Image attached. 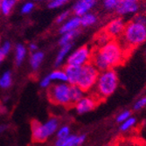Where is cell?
Wrapping results in <instances>:
<instances>
[{
    "instance_id": "cell-22",
    "label": "cell",
    "mask_w": 146,
    "mask_h": 146,
    "mask_svg": "<svg viewBox=\"0 0 146 146\" xmlns=\"http://www.w3.org/2000/svg\"><path fill=\"white\" fill-rule=\"evenodd\" d=\"M17 2L18 0H1V9H0V11H2L4 15H9Z\"/></svg>"
},
{
    "instance_id": "cell-41",
    "label": "cell",
    "mask_w": 146,
    "mask_h": 146,
    "mask_svg": "<svg viewBox=\"0 0 146 146\" xmlns=\"http://www.w3.org/2000/svg\"><path fill=\"white\" fill-rule=\"evenodd\" d=\"M0 42H1V37H0Z\"/></svg>"
},
{
    "instance_id": "cell-37",
    "label": "cell",
    "mask_w": 146,
    "mask_h": 146,
    "mask_svg": "<svg viewBox=\"0 0 146 146\" xmlns=\"http://www.w3.org/2000/svg\"><path fill=\"white\" fill-rule=\"evenodd\" d=\"M29 49H30L32 52H35V51H37V49H38V46H37L36 44H34V43H31V44L29 45Z\"/></svg>"
},
{
    "instance_id": "cell-30",
    "label": "cell",
    "mask_w": 146,
    "mask_h": 146,
    "mask_svg": "<svg viewBox=\"0 0 146 146\" xmlns=\"http://www.w3.org/2000/svg\"><path fill=\"white\" fill-rule=\"evenodd\" d=\"M131 115V113L129 110H124L123 112H121L120 114H119L116 117V122L119 123H122L123 122H124L125 120H127V119L129 117H130Z\"/></svg>"
},
{
    "instance_id": "cell-14",
    "label": "cell",
    "mask_w": 146,
    "mask_h": 146,
    "mask_svg": "<svg viewBox=\"0 0 146 146\" xmlns=\"http://www.w3.org/2000/svg\"><path fill=\"white\" fill-rule=\"evenodd\" d=\"M80 70H81V67H76V66H72V65H66L64 71L66 74H67L68 83L69 85H76Z\"/></svg>"
},
{
    "instance_id": "cell-10",
    "label": "cell",
    "mask_w": 146,
    "mask_h": 146,
    "mask_svg": "<svg viewBox=\"0 0 146 146\" xmlns=\"http://www.w3.org/2000/svg\"><path fill=\"white\" fill-rule=\"evenodd\" d=\"M86 140L85 135H69L68 137L55 141L54 146H81Z\"/></svg>"
},
{
    "instance_id": "cell-31",
    "label": "cell",
    "mask_w": 146,
    "mask_h": 146,
    "mask_svg": "<svg viewBox=\"0 0 146 146\" xmlns=\"http://www.w3.org/2000/svg\"><path fill=\"white\" fill-rule=\"evenodd\" d=\"M33 9H34V4L33 2H26L22 6L21 12L23 13V14H29L30 12L33 11Z\"/></svg>"
},
{
    "instance_id": "cell-3",
    "label": "cell",
    "mask_w": 146,
    "mask_h": 146,
    "mask_svg": "<svg viewBox=\"0 0 146 146\" xmlns=\"http://www.w3.org/2000/svg\"><path fill=\"white\" fill-rule=\"evenodd\" d=\"M118 83V75L113 68L102 71L99 73L96 85L93 88V89H95L93 95L96 96L99 101L108 98L115 93Z\"/></svg>"
},
{
    "instance_id": "cell-12",
    "label": "cell",
    "mask_w": 146,
    "mask_h": 146,
    "mask_svg": "<svg viewBox=\"0 0 146 146\" xmlns=\"http://www.w3.org/2000/svg\"><path fill=\"white\" fill-rule=\"evenodd\" d=\"M138 4L130 1H122L116 7L115 11L119 15L135 14L138 11Z\"/></svg>"
},
{
    "instance_id": "cell-19",
    "label": "cell",
    "mask_w": 146,
    "mask_h": 146,
    "mask_svg": "<svg viewBox=\"0 0 146 146\" xmlns=\"http://www.w3.org/2000/svg\"><path fill=\"white\" fill-rule=\"evenodd\" d=\"M49 77L52 82H68V78L67 74H66L64 70L61 69H57L52 71L50 74Z\"/></svg>"
},
{
    "instance_id": "cell-35",
    "label": "cell",
    "mask_w": 146,
    "mask_h": 146,
    "mask_svg": "<svg viewBox=\"0 0 146 146\" xmlns=\"http://www.w3.org/2000/svg\"><path fill=\"white\" fill-rule=\"evenodd\" d=\"M133 21L142 24L146 26V14H137L134 17Z\"/></svg>"
},
{
    "instance_id": "cell-11",
    "label": "cell",
    "mask_w": 146,
    "mask_h": 146,
    "mask_svg": "<svg viewBox=\"0 0 146 146\" xmlns=\"http://www.w3.org/2000/svg\"><path fill=\"white\" fill-rule=\"evenodd\" d=\"M96 4V0H79L74 6V12L77 17L88 13Z\"/></svg>"
},
{
    "instance_id": "cell-16",
    "label": "cell",
    "mask_w": 146,
    "mask_h": 146,
    "mask_svg": "<svg viewBox=\"0 0 146 146\" xmlns=\"http://www.w3.org/2000/svg\"><path fill=\"white\" fill-rule=\"evenodd\" d=\"M84 91L77 85H70V100L71 104L74 105L84 96Z\"/></svg>"
},
{
    "instance_id": "cell-29",
    "label": "cell",
    "mask_w": 146,
    "mask_h": 146,
    "mask_svg": "<svg viewBox=\"0 0 146 146\" xmlns=\"http://www.w3.org/2000/svg\"><path fill=\"white\" fill-rule=\"evenodd\" d=\"M122 0H104L103 5L107 10H115Z\"/></svg>"
},
{
    "instance_id": "cell-17",
    "label": "cell",
    "mask_w": 146,
    "mask_h": 146,
    "mask_svg": "<svg viewBox=\"0 0 146 146\" xmlns=\"http://www.w3.org/2000/svg\"><path fill=\"white\" fill-rule=\"evenodd\" d=\"M43 59H44V54L42 52L35 51L32 54V56L30 58V65L34 71L38 70L39 66L41 65Z\"/></svg>"
},
{
    "instance_id": "cell-1",
    "label": "cell",
    "mask_w": 146,
    "mask_h": 146,
    "mask_svg": "<svg viewBox=\"0 0 146 146\" xmlns=\"http://www.w3.org/2000/svg\"><path fill=\"white\" fill-rule=\"evenodd\" d=\"M127 55L117 39H111L105 45L92 49L91 63L99 72L114 68L122 64Z\"/></svg>"
},
{
    "instance_id": "cell-23",
    "label": "cell",
    "mask_w": 146,
    "mask_h": 146,
    "mask_svg": "<svg viewBox=\"0 0 146 146\" xmlns=\"http://www.w3.org/2000/svg\"><path fill=\"white\" fill-rule=\"evenodd\" d=\"M78 34H79L78 30H74V31H71V32H68V33H63L60 39V46H65V45L70 44V42Z\"/></svg>"
},
{
    "instance_id": "cell-7",
    "label": "cell",
    "mask_w": 146,
    "mask_h": 146,
    "mask_svg": "<svg viewBox=\"0 0 146 146\" xmlns=\"http://www.w3.org/2000/svg\"><path fill=\"white\" fill-rule=\"evenodd\" d=\"M92 49L88 46H82L73 52L67 60V65L82 67L85 64L91 61Z\"/></svg>"
},
{
    "instance_id": "cell-26",
    "label": "cell",
    "mask_w": 146,
    "mask_h": 146,
    "mask_svg": "<svg viewBox=\"0 0 146 146\" xmlns=\"http://www.w3.org/2000/svg\"><path fill=\"white\" fill-rule=\"evenodd\" d=\"M137 123V120L135 117H129L127 120H125L124 122H123L121 123V126H120V129L123 132L125 131H128L130 129L133 128Z\"/></svg>"
},
{
    "instance_id": "cell-24",
    "label": "cell",
    "mask_w": 146,
    "mask_h": 146,
    "mask_svg": "<svg viewBox=\"0 0 146 146\" xmlns=\"http://www.w3.org/2000/svg\"><path fill=\"white\" fill-rule=\"evenodd\" d=\"M12 83V76L10 71L5 72L0 76V88H8L11 87Z\"/></svg>"
},
{
    "instance_id": "cell-42",
    "label": "cell",
    "mask_w": 146,
    "mask_h": 146,
    "mask_svg": "<svg viewBox=\"0 0 146 146\" xmlns=\"http://www.w3.org/2000/svg\"><path fill=\"white\" fill-rule=\"evenodd\" d=\"M36 1H40V0H36Z\"/></svg>"
},
{
    "instance_id": "cell-40",
    "label": "cell",
    "mask_w": 146,
    "mask_h": 146,
    "mask_svg": "<svg viewBox=\"0 0 146 146\" xmlns=\"http://www.w3.org/2000/svg\"><path fill=\"white\" fill-rule=\"evenodd\" d=\"M0 9H1V0H0Z\"/></svg>"
},
{
    "instance_id": "cell-15",
    "label": "cell",
    "mask_w": 146,
    "mask_h": 146,
    "mask_svg": "<svg viewBox=\"0 0 146 146\" xmlns=\"http://www.w3.org/2000/svg\"><path fill=\"white\" fill-rule=\"evenodd\" d=\"M80 26H81V19H80V17L75 16L62 25V26L60 29V33L63 34L65 33L74 31L77 30Z\"/></svg>"
},
{
    "instance_id": "cell-36",
    "label": "cell",
    "mask_w": 146,
    "mask_h": 146,
    "mask_svg": "<svg viewBox=\"0 0 146 146\" xmlns=\"http://www.w3.org/2000/svg\"><path fill=\"white\" fill-rule=\"evenodd\" d=\"M68 16H69V11H63L62 13H60V14L57 17L56 22L57 23H62V22L66 21V19L68 18Z\"/></svg>"
},
{
    "instance_id": "cell-34",
    "label": "cell",
    "mask_w": 146,
    "mask_h": 146,
    "mask_svg": "<svg viewBox=\"0 0 146 146\" xmlns=\"http://www.w3.org/2000/svg\"><path fill=\"white\" fill-rule=\"evenodd\" d=\"M51 85H52V81H51L49 75L44 77L40 81V87L43 88H48Z\"/></svg>"
},
{
    "instance_id": "cell-28",
    "label": "cell",
    "mask_w": 146,
    "mask_h": 146,
    "mask_svg": "<svg viewBox=\"0 0 146 146\" xmlns=\"http://www.w3.org/2000/svg\"><path fill=\"white\" fill-rule=\"evenodd\" d=\"M11 48V45L10 42L6 41L3 44V46L0 47V64L3 62V60L5 59L6 55L9 54V52Z\"/></svg>"
},
{
    "instance_id": "cell-32",
    "label": "cell",
    "mask_w": 146,
    "mask_h": 146,
    "mask_svg": "<svg viewBox=\"0 0 146 146\" xmlns=\"http://www.w3.org/2000/svg\"><path fill=\"white\" fill-rule=\"evenodd\" d=\"M68 2V0H51L48 6L51 9H55V8L60 7L61 5H65Z\"/></svg>"
},
{
    "instance_id": "cell-2",
    "label": "cell",
    "mask_w": 146,
    "mask_h": 146,
    "mask_svg": "<svg viewBox=\"0 0 146 146\" xmlns=\"http://www.w3.org/2000/svg\"><path fill=\"white\" fill-rule=\"evenodd\" d=\"M117 40L127 52V49H131L146 41V26L132 20L125 25L123 33Z\"/></svg>"
},
{
    "instance_id": "cell-9",
    "label": "cell",
    "mask_w": 146,
    "mask_h": 146,
    "mask_svg": "<svg viewBox=\"0 0 146 146\" xmlns=\"http://www.w3.org/2000/svg\"><path fill=\"white\" fill-rule=\"evenodd\" d=\"M125 25L126 24L123 19L115 18L114 19H112L107 25V26H106L104 30L111 37V38L117 39L122 36L124 27H125Z\"/></svg>"
},
{
    "instance_id": "cell-5",
    "label": "cell",
    "mask_w": 146,
    "mask_h": 146,
    "mask_svg": "<svg viewBox=\"0 0 146 146\" xmlns=\"http://www.w3.org/2000/svg\"><path fill=\"white\" fill-rule=\"evenodd\" d=\"M47 95L49 100L56 105H72L70 100V85L68 82H57L56 84H52L48 88Z\"/></svg>"
},
{
    "instance_id": "cell-6",
    "label": "cell",
    "mask_w": 146,
    "mask_h": 146,
    "mask_svg": "<svg viewBox=\"0 0 146 146\" xmlns=\"http://www.w3.org/2000/svg\"><path fill=\"white\" fill-rule=\"evenodd\" d=\"M99 73L98 69L91 62L85 64L81 67L76 85L84 92L90 91L96 85Z\"/></svg>"
},
{
    "instance_id": "cell-39",
    "label": "cell",
    "mask_w": 146,
    "mask_h": 146,
    "mask_svg": "<svg viewBox=\"0 0 146 146\" xmlns=\"http://www.w3.org/2000/svg\"><path fill=\"white\" fill-rule=\"evenodd\" d=\"M122 1H130V2H136V3H137L139 0H122Z\"/></svg>"
},
{
    "instance_id": "cell-20",
    "label": "cell",
    "mask_w": 146,
    "mask_h": 146,
    "mask_svg": "<svg viewBox=\"0 0 146 146\" xmlns=\"http://www.w3.org/2000/svg\"><path fill=\"white\" fill-rule=\"evenodd\" d=\"M26 55V48L22 44H18L15 48V61L18 66L21 65Z\"/></svg>"
},
{
    "instance_id": "cell-18",
    "label": "cell",
    "mask_w": 146,
    "mask_h": 146,
    "mask_svg": "<svg viewBox=\"0 0 146 146\" xmlns=\"http://www.w3.org/2000/svg\"><path fill=\"white\" fill-rule=\"evenodd\" d=\"M71 48H72L71 44L61 46V49L59 51L57 57H56V60H55V66H56V67H59V66L61 65V63L64 61L65 58L67 57V55H68V54Z\"/></svg>"
},
{
    "instance_id": "cell-27",
    "label": "cell",
    "mask_w": 146,
    "mask_h": 146,
    "mask_svg": "<svg viewBox=\"0 0 146 146\" xmlns=\"http://www.w3.org/2000/svg\"><path fill=\"white\" fill-rule=\"evenodd\" d=\"M70 135V128L68 125H63L60 128H58L56 131V136L58 139H62L67 137Z\"/></svg>"
},
{
    "instance_id": "cell-8",
    "label": "cell",
    "mask_w": 146,
    "mask_h": 146,
    "mask_svg": "<svg viewBox=\"0 0 146 146\" xmlns=\"http://www.w3.org/2000/svg\"><path fill=\"white\" fill-rule=\"evenodd\" d=\"M99 100L94 95L84 96L74 104L75 110L78 114H85L94 110L99 103Z\"/></svg>"
},
{
    "instance_id": "cell-33",
    "label": "cell",
    "mask_w": 146,
    "mask_h": 146,
    "mask_svg": "<svg viewBox=\"0 0 146 146\" xmlns=\"http://www.w3.org/2000/svg\"><path fill=\"white\" fill-rule=\"evenodd\" d=\"M144 107H146V96L141 97L134 104V110H140Z\"/></svg>"
},
{
    "instance_id": "cell-38",
    "label": "cell",
    "mask_w": 146,
    "mask_h": 146,
    "mask_svg": "<svg viewBox=\"0 0 146 146\" xmlns=\"http://www.w3.org/2000/svg\"><path fill=\"white\" fill-rule=\"evenodd\" d=\"M6 128H7V126H6V125H4V124L0 125V134L3 133V132L6 129Z\"/></svg>"
},
{
    "instance_id": "cell-13",
    "label": "cell",
    "mask_w": 146,
    "mask_h": 146,
    "mask_svg": "<svg viewBox=\"0 0 146 146\" xmlns=\"http://www.w3.org/2000/svg\"><path fill=\"white\" fill-rule=\"evenodd\" d=\"M112 146H146V143L138 137H121L114 142Z\"/></svg>"
},
{
    "instance_id": "cell-43",
    "label": "cell",
    "mask_w": 146,
    "mask_h": 146,
    "mask_svg": "<svg viewBox=\"0 0 146 146\" xmlns=\"http://www.w3.org/2000/svg\"><path fill=\"white\" fill-rule=\"evenodd\" d=\"M50 1H51V0H50Z\"/></svg>"
},
{
    "instance_id": "cell-4",
    "label": "cell",
    "mask_w": 146,
    "mask_h": 146,
    "mask_svg": "<svg viewBox=\"0 0 146 146\" xmlns=\"http://www.w3.org/2000/svg\"><path fill=\"white\" fill-rule=\"evenodd\" d=\"M59 128V121L57 118L52 117L44 123L33 122L32 124V136L36 143L46 142L51 136H52Z\"/></svg>"
},
{
    "instance_id": "cell-21",
    "label": "cell",
    "mask_w": 146,
    "mask_h": 146,
    "mask_svg": "<svg viewBox=\"0 0 146 146\" xmlns=\"http://www.w3.org/2000/svg\"><path fill=\"white\" fill-rule=\"evenodd\" d=\"M80 19H81V25L85 26V27L93 25L97 21V17L94 13H90V12H88L86 14L82 15V17H80Z\"/></svg>"
},
{
    "instance_id": "cell-25",
    "label": "cell",
    "mask_w": 146,
    "mask_h": 146,
    "mask_svg": "<svg viewBox=\"0 0 146 146\" xmlns=\"http://www.w3.org/2000/svg\"><path fill=\"white\" fill-rule=\"evenodd\" d=\"M111 39H113V38H111V37L105 32V30L100 32L98 33V35L96 36V42H97L99 46H102L105 45L106 43H108L110 40H111Z\"/></svg>"
}]
</instances>
